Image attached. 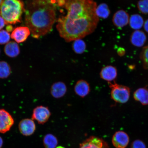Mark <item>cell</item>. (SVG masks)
Returning a JSON list of instances; mask_svg holds the SVG:
<instances>
[{"instance_id": "6da1fadb", "label": "cell", "mask_w": 148, "mask_h": 148, "mask_svg": "<svg viewBox=\"0 0 148 148\" xmlns=\"http://www.w3.org/2000/svg\"><path fill=\"white\" fill-rule=\"evenodd\" d=\"M57 3L67 12L58 18L56 26L59 35L66 42L82 39L95 31L99 19L94 0H57Z\"/></svg>"}, {"instance_id": "7a4b0ae2", "label": "cell", "mask_w": 148, "mask_h": 148, "mask_svg": "<svg viewBox=\"0 0 148 148\" xmlns=\"http://www.w3.org/2000/svg\"><path fill=\"white\" fill-rule=\"evenodd\" d=\"M25 12V25L35 38L50 32L56 21V8L52 0H30Z\"/></svg>"}, {"instance_id": "3957f363", "label": "cell", "mask_w": 148, "mask_h": 148, "mask_svg": "<svg viewBox=\"0 0 148 148\" xmlns=\"http://www.w3.org/2000/svg\"><path fill=\"white\" fill-rule=\"evenodd\" d=\"M25 11V5L21 0H3L0 7V16L7 25L16 24L21 22Z\"/></svg>"}, {"instance_id": "277c9868", "label": "cell", "mask_w": 148, "mask_h": 148, "mask_svg": "<svg viewBox=\"0 0 148 148\" xmlns=\"http://www.w3.org/2000/svg\"><path fill=\"white\" fill-rule=\"evenodd\" d=\"M111 88V97L116 102L125 103L128 101L130 97V90L127 86L119 85L116 83L109 82Z\"/></svg>"}, {"instance_id": "5b68a950", "label": "cell", "mask_w": 148, "mask_h": 148, "mask_svg": "<svg viewBox=\"0 0 148 148\" xmlns=\"http://www.w3.org/2000/svg\"><path fill=\"white\" fill-rule=\"evenodd\" d=\"M51 114L50 111L48 107L38 106L33 110L32 119L36 120L40 124L43 125L48 121Z\"/></svg>"}, {"instance_id": "8992f818", "label": "cell", "mask_w": 148, "mask_h": 148, "mask_svg": "<svg viewBox=\"0 0 148 148\" xmlns=\"http://www.w3.org/2000/svg\"><path fill=\"white\" fill-rule=\"evenodd\" d=\"M14 121L11 114L4 109L0 110V133L4 134L10 130Z\"/></svg>"}, {"instance_id": "52a82bcc", "label": "cell", "mask_w": 148, "mask_h": 148, "mask_svg": "<svg viewBox=\"0 0 148 148\" xmlns=\"http://www.w3.org/2000/svg\"><path fill=\"white\" fill-rule=\"evenodd\" d=\"M108 143L102 139L91 136L79 145V148H109Z\"/></svg>"}, {"instance_id": "ba28073f", "label": "cell", "mask_w": 148, "mask_h": 148, "mask_svg": "<svg viewBox=\"0 0 148 148\" xmlns=\"http://www.w3.org/2000/svg\"><path fill=\"white\" fill-rule=\"evenodd\" d=\"M130 16L125 11L120 10L116 12L113 16V23L118 28L121 29L127 25L129 23Z\"/></svg>"}, {"instance_id": "9c48e42d", "label": "cell", "mask_w": 148, "mask_h": 148, "mask_svg": "<svg viewBox=\"0 0 148 148\" xmlns=\"http://www.w3.org/2000/svg\"><path fill=\"white\" fill-rule=\"evenodd\" d=\"M128 134L123 131H118L112 136V142L116 148H125L129 143Z\"/></svg>"}, {"instance_id": "30bf717a", "label": "cell", "mask_w": 148, "mask_h": 148, "mask_svg": "<svg viewBox=\"0 0 148 148\" xmlns=\"http://www.w3.org/2000/svg\"><path fill=\"white\" fill-rule=\"evenodd\" d=\"M31 34L30 30L26 27H19L13 31L11 37L18 43L23 42Z\"/></svg>"}, {"instance_id": "8fae6325", "label": "cell", "mask_w": 148, "mask_h": 148, "mask_svg": "<svg viewBox=\"0 0 148 148\" xmlns=\"http://www.w3.org/2000/svg\"><path fill=\"white\" fill-rule=\"evenodd\" d=\"M18 128L20 132L24 136H30L36 131V125L33 120L25 119L20 121Z\"/></svg>"}, {"instance_id": "7c38bea8", "label": "cell", "mask_w": 148, "mask_h": 148, "mask_svg": "<svg viewBox=\"0 0 148 148\" xmlns=\"http://www.w3.org/2000/svg\"><path fill=\"white\" fill-rule=\"evenodd\" d=\"M74 91L79 97L84 98L90 93V85L87 81L84 79H80L76 83L74 86Z\"/></svg>"}, {"instance_id": "4fadbf2b", "label": "cell", "mask_w": 148, "mask_h": 148, "mask_svg": "<svg viewBox=\"0 0 148 148\" xmlns=\"http://www.w3.org/2000/svg\"><path fill=\"white\" fill-rule=\"evenodd\" d=\"M67 88L65 83L61 81L53 83L50 89L51 95L55 99H60L64 97L67 92Z\"/></svg>"}, {"instance_id": "5bb4252c", "label": "cell", "mask_w": 148, "mask_h": 148, "mask_svg": "<svg viewBox=\"0 0 148 148\" xmlns=\"http://www.w3.org/2000/svg\"><path fill=\"white\" fill-rule=\"evenodd\" d=\"M117 75V70L114 66H107L101 69L100 76L101 79L111 82L115 79Z\"/></svg>"}, {"instance_id": "9a60e30c", "label": "cell", "mask_w": 148, "mask_h": 148, "mask_svg": "<svg viewBox=\"0 0 148 148\" xmlns=\"http://www.w3.org/2000/svg\"><path fill=\"white\" fill-rule=\"evenodd\" d=\"M147 40L145 33L140 30H135L131 34L130 41L132 45L136 47H142Z\"/></svg>"}, {"instance_id": "2e32d148", "label": "cell", "mask_w": 148, "mask_h": 148, "mask_svg": "<svg viewBox=\"0 0 148 148\" xmlns=\"http://www.w3.org/2000/svg\"><path fill=\"white\" fill-rule=\"evenodd\" d=\"M4 51L7 56L10 58H14L19 54L20 49L19 46L16 42L11 41L5 45Z\"/></svg>"}, {"instance_id": "e0dca14e", "label": "cell", "mask_w": 148, "mask_h": 148, "mask_svg": "<svg viewBox=\"0 0 148 148\" xmlns=\"http://www.w3.org/2000/svg\"><path fill=\"white\" fill-rule=\"evenodd\" d=\"M134 97L135 100L140 102L142 105H148V90L146 88H140L134 92Z\"/></svg>"}, {"instance_id": "ac0fdd59", "label": "cell", "mask_w": 148, "mask_h": 148, "mask_svg": "<svg viewBox=\"0 0 148 148\" xmlns=\"http://www.w3.org/2000/svg\"><path fill=\"white\" fill-rule=\"evenodd\" d=\"M144 23L143 18L140 14H134L130 16L129 25L131 28L135 30H140L143 27Z\"/></svg>"}, {"instance_id": "d6986e66", "label": "cell", "mask_w": 148, "mask_h": 148, "mask_svg": "<svg viewBox=\"0 0 148 148\" xmlns=\"http://www.w3.org/2000/svg\"><path fill=\"white\" fill-rule=\"evenodd\" d=\"M96 13L99 18L106 19L110 16V11L108 5L106 3H103L97 5Z\"/></svg>"}, {"instance_id": "ffe728a7", "label": "cell", "mask_w": 148, "mask_h": 148, "mask_svg": "<svg viewBox=\"0 0 148 148\" xmlns=\"http://www.w3.org/2000/svg\"><path fill=\"white\" fill-rule=\"evenodd\" d=\"M86 42L82 39L74 40L72 44V49L74 52L77 54H81L84 53L86 49Z\"/></svg>"}, {"instance_id": "44dd1931", "label": "cell", "mask_w": 148, "mask_h": 148, "mask_svg": "<svg viewBox=\"0 0 148 148\" xmlns=\"http://www.w3.org/2000/svg\"><path fill=\"white\" fill-rule=\"evenodd\" d=\"M43 143L45 148H56L58 145V140L53 134H49L44 137Z\"/></svg>"}, {"instance_id": "7402d4cb", "label": "cell", "mask_w": 148, "mask_h": 148, "mask_svg": "<svg viewBox=\"0 0 148 148\" xmlns=\"http://www.w3.org/2000/svg\"><path fill=\"white\" fill-rule=\"evenodd\" d=\"M11 68L8 63L5 61L0 62V78H7L11 73Z\"/></svg>"}, {"instance_id": "603a6c76", "label": "cell", "mask_w": 148, "mask_h": 148, "mask_svg": "<svg viewBox=\"0 0 148 148\" xmlns=\"http://www.w3.org/2000/svg\"><path fill=\"white\" fill-rule=\"evenodd\" d=\"M140 58L144 68L148 70V45L143 48L140 53Z\"/></svg>"}, {"instance_id": "cb8c5ba5", "label": "cell", "mask_w": 148, "mask_h": 148, "mask_svg": "<svg viewBox=\"0 0 148 148\" xmlns=\"http://www.w3.org/2000/svg\"><path fill=\"white\" fill-rule=\"evenodd\" d=\"M137 7L142 14H148V0H140L137 3Z\"/></svg>"}, {"instance_id": "d4e9b609", "label": "cell", "mask_w": 148, "mask_h": 148, "mask_svg": "<svg viewBox=\"0 0 148 148\" xmlns=\"http://www.w3.org/2000/svg\"><path fill=\"white\" fill-rule=\"evenodd\" d=\"M10 38V33L6 30L0 31V45H3L9 42Z\"/></svg>"}, {"instance_id": "484cf974", "label": "cell", "mask_w": 148, "mask_h": 148, "mask_svg": "<svg viewBox=\"0 0 148 148\" xmlns=\"http://www.w3.org/2000/svg\"><path fill=\"white\" fill-rule=\"evenodd\" d=\"M131 148H147L145 143L142 140H136L131 143Z\"/></svg>"}, {"instance_id": "4316f807", "label": "cell", "mask_w": 148, "mask_h": 148, "mask_svg": "<svg viewBox=\"0 0 148 148\" xmlns=\"http://www.w3.org/2000/svg\"><path fill=\"white\" fill-rule=\"evenodd\" d=\"M6 23L3 18L0 16V30L5 26Z\"/></svg>"}, {"instance_id": "83f0119b", "label": "cell", "mask_w": 148, "mask_h": 148, "mask_svg": "<svg viewBox=\"0 0 148 148\" xmlns=\"http://www.w3.org/2000/svg\"><path fill=\"white\" fill-rule=\"evenodd\" d=\"M143 27L144 30H145L146 32L148 33V19L144 21Z\"/></svg>"}, {"instance_id": "f1b7e54d", "label": "cell", "mask_w": 148, "mask_h": 148, "mask_svg": "<svg viewBox=\"0 0 148 148\" xmlns=\"http://www.w3.org/2000/svg\"><path fill=\"white\" fill-rule=\"evenodd\" d=\"M13 27L12 25H8L6 27V29L7 32H11L12 30Z\"/></svg>"}, {"instance_id": "f546056e", "label": "cell", "mask_w": 148, "mask_h": 148, "mask_svg": "<svg viewBox=\"0 0 148 148\" xmlns=\"http://www.w3.org/2000/svg\"><path fill=\"white\" fill-rule=\"evenodd\" d=\"M3 143V140L1 136H0V148L2 147Z\"/></svg>"}, {"instance_id": "4dcf8cb0", "label": "cell", "mask_w": 148, "mask_h": 148, "mask_svg": "<svg viewBox=\"0 0 148 148\" xmlns=\"http://www.w3.org/2000/svg\"><path fill=\"white\" fill-rule=\"evenodd\" d=\"M3 0H0V7L1 6V5L2 3Z\"/></svg>"}, {"instance_id": "1f68e13d", "label": "cell", "mask_w": 148, "mask_h": 148, "mask_svg": "<svg viewBox=\"0 0 148 148\" xmlns=\"http://www.w3.org/2000/svg\"><path fill=\"white\" fill-rule=\"evenodd\" d=\"M57 148H64L63 147H57Z\"/></svg>"}, {"instance_id": "d6a6232c", "label": "cell", "mask_w": 148, "mask_h": 148, "mask_svg": "<svg viewBox=\"0 0 148 148\" xmlns=\"http://www.w3.org/2000/svg\"><path fill=\"white\" fill-rule=\"evenodd\" d=\"M0 52H1V51H0Z\"/></svg>"}]
</instances>
